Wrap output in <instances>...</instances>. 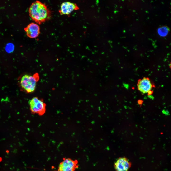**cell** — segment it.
Here are the masks:
<instances>
[{
	"mask_svg": "<svg viewBox=\"0 0 171 171\" xmlns=\"http://www.w3.org/2000/svg\"><path fill=\"white\" fill-rule=\"evenodd\" d=\"M27 36L31 38L37 37L40 33V28L37 24L33 23L29 24L24 28Z\"/></svg>",
	"mask_w": 171,
	"mask_h": 171,
	"instance_id": "cell-7",
	"label": "cell"
},
{
	"mask_svg": "<svg viewBox=\"0 0 171 171\" xmlns=\"http://www.w3.org/2000/svg\"><path fill=\"white\" fill-rule=\"evenodd\" d=\"M29 15L32 19L40 24L51 17L50 10L44 4L38 1L33 3L29 8Z\"/></svg>",
	"mask_w": 171,
	"mask_h": 171,
	"instance_id": "cell-1",
	"label": "cell"
},
{
	"mask_svg": "<svg viewBox=\"0 0 171 171\" xmlns=\"http://www.w3.org/2000/svg\"><path fill=\"white\" fill-rule=\"evenodd\" d=\"M131 164L126 158H119L114 163V167L116 171H128Z\"/></svg>",
	"mask_w": 171,
	"mask_h": 171,
	"instance_id": "cell-5",
	"label": "cell"
},
{
	"mask_svg": "<svg viewBox=\"0 0 171 171\" xmlns=\"http://www.w3.org/2000/svg\"><path fill=\"white\" fill-rule=\"evenodd\" d=\"M30 109L33 114H37L42 116L46 110V104L42 99L37 97H33L29 102Z\"/></svg>",
	"mask_w": 171,
	"mask_h": 171,
	"instance_id": "cell-3",
	"label": "cell"
},
{
	"mask_svg": "<svg viewBox=\"0 0 171 171\" xmlns=\"http://www.w3.org/2000/svg\"><path fill=\"white\" fill-rule=\"evenodd\" d=\"M79 9L75 3L69 2L63 3L61 5L59 12L61 15H68L74 10Z\"/></svg>",
	"mask_w": 171,
	"mask_h": 171,
	"instance_id": "cell-6",
	"label": "cell"
},
{
	"mask_svg": "<svg viewBox=\"0 0 171 171\" xmlns=\"http://www.w3.org/2000/svg\"><path fill=\"white\" fill-rule=\"evenodd\" d=\"M38 74L36 73L32 76L26 74L21 78L19 85L21 89L27 93H32L35 90L37 82L39 80Z\"/></svg>",
	"mask_w": 171,
	"mask_h": 171,
	"instance_id": "cell-2",
	"label": "cell"
},
{
	"mask_svg": "<svg viewBox=\"0 0 171 171\" xmlns=\"http://www.w3.org/2000/svg\"><path fill=\"white\" fill-rule=\"evenodd\" d=\"M137 86L139 90L142 93H145L151 90L152 85L149 78L145 77L138 80Z\"/></svg>",
	"mask_w": 171,
	"mask_h": 171,
	"instance_id": "cell-8",
	"label": "cell"
},
{
	"mask_svg": "<svg viewBox=\"0 0 171 171\" xmlns=\"http://www.w3.org/2000/svg\"><path fill=\"white\" fill-rule=\"evenodd\" d=\"M138 103L139 104L141 105L143 103V101L140 100H139L138 101Z\"/></svg>",
	"mask_w": 171,
	"mask_h": 171,
	"instance_id": "cell-10",
	"label": "cell"
},
{
	"mask_svg": "<svg viewBox=\"0 0 171 171\" xmlns=\"http://www.w3.org/2000/svg\"><path fill=\"white\" fill-rule=\"evenodd\" d=\"M153 92L151 90L149 91L147 93L148 95H152L153 93Z\"/></svg>",
	"mask_w": 171,
	"mask_h": 171,
	"instance_id": "cell-11",
	"label": "cell"
},
{
	"mask_svg": "<svg viewBox=\"0 0 171 171\" xmlns=\"http://www.w3.org/2000/svg\"><path fill=\"white\" fill-rule=\"evenodd\" d=\"M78 167V162L76 160L70 158H65L59 164L58 171H75Z\"/></svg>",
	"mask_w": 171,
	"mask_h": 171,
	"instance_id": "cell-4",
	"label": "cell"
},
{
	"mask_svg": "<svg viewBox=\"0 0 171 171\" xmlns=\"http://www.w3.org/2000/svg\"><path fill=\"white\" fill-rule=\"evenodd\" d=\"M167 112V111H165V110H163V112L164 114H168V113Z\"/></svg>",
	"mask_w": 171,
	"mask_h": 171,
	"instance_id": "cell-12",
	"label": "cell"
},
{
	"mask_svg": "<svg viewBox=\"0 0 171 171\" xmlns=\"http://www.w3.org/2000/svg\"><path fill=\"white\" fill-rule=\"evenodd\" d=\"M169 31L168 28L166 26H163L159 28L157 30L158 34L162 37H165L168 34Z\"/></svg>",
	"mask_w": 171,
	"mask_h": 171,
	"instance_id": "cell-9",
	"label": "cell"
}]
</instances>
